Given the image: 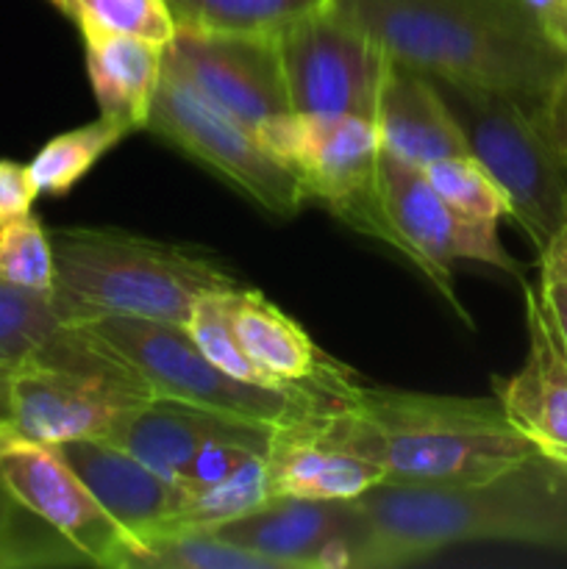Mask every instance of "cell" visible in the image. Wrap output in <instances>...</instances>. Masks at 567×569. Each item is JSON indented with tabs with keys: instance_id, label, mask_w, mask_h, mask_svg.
Wrapping results in <instances>:
<instances>
[{
	"instance_id": "obj_1",
	"label": "cell",
	"mask_w": 567,
	"mask_h": 569,
	"mask_svg": "<svg viewBox=\"0 0 567 569\" xmlns=\"http://www.w3.org/2000/svg\"><path fill=\"white\" fill-rule=\"evenodd\" d=\"M359 533L348 569L409 567L472 542L567 553V465L534 453L467 483L381 481L356 498Z\"/></svg>"
},
{
	"instance_id": "obj_2",
	"label": "cell",
	"mask_w": 567,
	"mask_h": 569,
	"mask_svg": "<svg viewBox=\"0 0 567 569\" xmlns=\"http://www.w3.org/2000/svg\"><path fill=\"white\" fill-rule=\"evenodd\" d=\"M389 59L531 103L567 94V44L528 0H331Z\"/></svg>"
},
{
	"instance_id": "obj_3",
	"label": "cell",
	"mask_w": 567,
	"mask_h": 569,
	"mask_svg": "<svg viewBox=\"0 0 567 569\" xmlns=\"http://www.w3.org/2000/svg\"><path fill=\"white\" fill-rule=\"evenodd\" d=\"M322 445L348 450L389 483H467L539 453L498 398L356 389L334 415L309 422Z\"/></svg>"
},
{
	"instance_id": "obj_4",
	"label": "cell",
	"mask_w": 567,
	"mask_h": 569,
	"mask_svg": "<svg viewBox=\"0 0 567 569\" xmlns=\"http://www.w3.org/2000/svg\"><path fill=\"white\" fill-rule=\"evenodd\" d=\"M53 303L61 322L139 317L187 326L206 295L233 292L239 278L211 250L117 228H56Z\"/></svg>"
},
{
	"instance_id": "obj_5",
	"label": "cell",
	"mask_w": 567,
	"mask_h": 569,
	"mask_svg": "<svg viewBox=\"0 0 567 569\" xmlns=\"http://www.w3.org/2000/svg\"><path fill=\"white\" fill-rule=\"evenodd\" d=\"M431 81L465 137L467 153L498 183L515 226L543 253L567 226L565 100L531 103L495 89Z\"/></svg>"
},
{
	"instance_id": "obj_6",
	"label": "cell",
	"mask_w": 567,
	"mask_h": 569,
	"mask_svg": "<svg viewBox=\"0 0 567 569\" xmlns=\"http://www.w3.org/2000/svg\"><path fill=\"white\" fill-rule=\"evenodd\" d=\"M126 359L78 326L59 333L11 376V431L39 445L106 439L153 400Z\"/></svg>"
},
{
	"instance_id": "obj_7",
	"label": "cell",
	"mask_w": 567,
	"mask_h": 569,
	"mask_svg": "<svg viewBox=\"0 0 567 569\" xmlns=\"http://www.w3.org/2000/svg\"><path fill=\"white\" fill-rule=\"evenodd\" d=\"M83 328L142 376L156 398L183 400L270 428H289L334 415L348 400L315 387H259L222 372L189 337L187 326L103 315Z\"/></svg>"
},
{
	"instance_id": "obj_8",
	"label": "cell",
	"mask_w": 567,
	"mask_h": 569,
	"mask_svg": "<svg viewBox=\"0 0 567 569\" xmlns=\"http://www.w3.org/2000/svg\"><path fill=\"white\" fill-rule=\"evenodd\" d=\"M265 148L289 167L306 200L326 206L361 237L387 244L411 264V250L392 226L381 198V137L372 120L356 114H300L287 111L261 122Z\"/></svg>"
},
{
	"instance_id": "obj_9",
	"label": "cell",
	"mask_w": 567,
	"mask_h": 569,
	"mask_svg": "<svg viewBox=\"0 0 567 569\" xmlns=\"http://www.w3.org/2000/svg\"><path fill=\"white\" fill-rule=\"evenodd\" d=\"M145 131L203 164L267 214L295 217L306 203L300 181L265 148L259 131L206 98L167 61Z\"/></svg>"
},
{
	"instance_id": "obj_10",
	"label": "cell",
	"mask_w": 567,
	"mask_h": 569,
	"mask_svg": "<svg viewBox=\"0 0 567 569\" xmlns=\"http://www.w3.org/2000/svg\"><path fill=\"white\" fill-rule=\"evenodd\" d=\"M289 109L300 114L376 117L389 56L334 3L276 33Z\"/></svg>"
},
{
	"instance_id": "obj_11",
	"label": "cell",
	"mask_w": 567,
	"mask_h": 569,
	"mask_svg": "<svg viewBox=\"0 0 567 569\" xmlns=\"http://www.w3.org/2000/svg\"><path fill=\"white\" fill-rule=\"evenodd\" d=\"M387 214L411 250V267L437 289L445 303L472 328L454 287L456 261H478L523 281V264L504 248L498 222H476L456 214L428 181L426 170L381 148L378 159Z\"/></svg>"
},
{
	"instance_id": "obj_12",
	"label": "cell",
	"mask_w": 567,
	"mask_h": 569,
	"mask_svg": "<svg viewBox=\"0 0 567 569\" xmlns=\"http://www.w3.org/2000/svg\"><path fill=\"white\" fill-rule=\"evenodd\" d=\"M0 487L67 539L89 565L126 569L133 542L50 445L3 433Z\"/></svg>"
},
{
	"instance_id": "obj_13",
	"label": "cell",
	"mask_w": 567,
	"mask_h": 569,
	"mask_svg": "<svg viewBox=\"0 0 567 569\" xmlns=\"http://www.w3.org/2000/svg\"><path fill=\"white\" fill-rule=\"evenodd\" d=\"M165 61L250 128L292 111L276 33L178 31L167 44Z\"/></svg>"
},
{
	"instance_id": "obj_14",
	"label": "cell",
	"mask_w": 567,
	"mask_h": 569,
	"mask_svg": "<svg viewBox=\"0 0 567 569\" xmlns=\"http://www.w3.org/2000/svg\"><path fill=\"white\" fill-rule=\"evenodd\" d=\"M211 531L278 569H348L359 509L356 500L272 498Z\"/></svg>"
},
{
	"instance_id": "obj_15",
	"label": "cell",
	"mask_w": 567,
	"mask_h": 569,
	"mask_svg": "<svg viewBox=\"0 0 567 569\" xmlns=\"http://www.w3.org/2000/svg\"><path fill=\"white\" fill-rule=\"evenodd\" d=\"M523 309L526 359L515 376L493 378L495 398L539 453L567 465V348L545 311L537 283L523 281Z\"/></svg>"
},
{
	"instance_id": "obj_16",
	"label": "cell",
	"mask_w": 567,
	"mask_h": 569,
	"mask_svg": "<svg viewBox=\"0 0 567 569\" xmlns=\"http://www.w3.org/2000/svg\"><path fill=\"white\" fill-rule=\"evenodd\" d=\"M89 492L131 537L133 550L161 537L187 503L189 492L109 439H72L56 445ZM131 550V553H133Z\"/></svg>"
},
{
	"instance_id": "obj_17",
	"label": "cell",
	"mask_w": 567,
	"mask_h": 569,
	"mask_svg": "<svg viewBox=\"0 0 567 569\" xmlns=\"http://www.w3.org/2000/svg\"><path fill=\"white\" fill-rule=\"evenodd\" d=\"M276 431L278 428L183 403V400L153 398L131 411L106 439L120 445L122 450L137 456L139 461L153 467L170 481L181 483L195 456L209 445L250 442L270 448Z\"/></svg>"
},
{
	"instance_id": "obj_18",
	"label": "cell",
	"mask_w": 567,
	"mask_h": 569,
	"mask_svg": "<svg viewBox=\"0 0 567 569\" xmlns=\"http://www.w3.org/2000/svg\"><path fill=\"white\" fill-rule=\"evenodd\" d=\"M226 306L242 348L272 381L284 387L304 383L339 400L354 398L359 389L354 372L322 353L320 345L259 289H233L226 295Z\"/></svg>"
},
{
	"instance_id": "obj_19",
	"label": "cell",
	"mask_w": 567,
	"mask_h": 569,
	"mask_svg": "<svg viewBox=\"0 0 567 569\" xmlns=\"http://www.w3.org/2000/svg\"><path fill=\"white\" fill-rule=\"evenodd\" d=\"M381 148L417 167L465 156L467 144L431 78L389 59L378 92L376 117Z\"/></svg>"
},
{
	"instance_id": "obj_20",
	"label": "cell",
	"mask_w": 567,
	"mask_h": 569,
	"mask_svg": "<svg viewBox=\"0 0 567 569\" xmlns=\"http://www.w3.org/2000/svg\"><path fill=\"white\" fill-rule=\"evenodd\" d=\"M81 37L100 117L128 133L145 131L165 72L167 44L89 26L81 28Z\"/></svg>"
},
{
	"instance_id": "obj_21",
	"label": "cell",
	"mask_w": 567,
	"mask_h": 569,
	"mask_svg": "<svg viewBox=\"0 0 567 569\" xmlns=\"http://www.w3.org/2000/svg\"><path fill=\"white\" fill-rule=\"evenodd\" d=\"M309 422L278 428L265 456L272 498L356 500L384 481L381 470L348 450L317 442Z\"/></svg>"
},
{
	"instance_id": "obj_22",
	"label": "cell",
	"mask_w": 567,
	"mask_h": 569,
	"mask_svg": "<svg viewBox=\"0 0 567 569\" xmlns=\"http://www.w3.org/2000/svg\"><path fill=\"white\" fill-rule=\"evenodd\" d=\"M331 0H167L178 31L278 33Z\"/></svg>"
},
{
	"instance_id": "obj_23",
	"label": "cell",
	"mask_w": 567,
	"mask_h": 569,
	"mask_svg": "<svg viewBox=\"0 0 567 569\" xmlns=\"http://www.w3.org/2000/svg\"><path fill=\"white\" fill-rule=\"evenodd\" d=\"M126 137V128L106 120V117L89 122V126L59 133L50 142H44L39 153L33 156L31 164H28L33 187H37L39 194H50V198L67 194Z\"/></svg>"
},
{
	"instance_id": "obj_24",
	"label": "cell",
	"mask_w": 567,
	"mask_h": 569,
	"mask_svg": "<svg viewBox=\"0 0 567 569\" xmlns=\"http://www.w3.org/2000/svg\"><path fill=\"white\" fill-rule=\"evenodd\" d=\"M126 569H278V565L215 531H183L139 545L128 556Z\"/></svg>"
},
{
	"instance_id": "obj_25",
	"label": "cell",
	"mask_w": 567,
	"mask_h": 569,
	"mask_svg": "<svg viewBox=\"0 0 567 569\" xmlns=\"http://www.w3.org/2000/svg\"><path fill=\"white\" fill-rule=\"evenodd\" d=\"M267 500H272L270 481H267L265 456H259V459L248 461L233 476L222 478L215 487L189 492L183 509L178 511V517L161 537L183 531H211V528L222 526V522L233 520V517H242L248 511L259 509Z\"/></svg>"
},
{
	"instance_id": "obj_26",
	"label": "cell",
	"mask_w": 567,
	"mask_h": 569,
	"mask_svg": "<svg viewBox=\"0 0 567 569\" xmlns=\"http://www.w3.org/2000/svg\"><path fill=\"white\" fill-rule=\"evenodd\" d=\"M61 326L53 295L0 281V367L31 361Z\"/></svg>"
},
{
	"instance_id": "obj_27",
	"label": "cell",
	"mask_w": 567,
	"mask_h": 569,
	"mask_svg": "<svg viewBox=\"0 0 567 569\" xmlns=\"http://www.w3.org/2000/svg\"><path fill=\"white\" fill-rule=\"evenodd\" d=\"M89 565L61 533L22 509L0 487V569Z\"/></svg>"
},
{
	"instance_id": "obj_28",
	"label": "cell",
	"mask_w": 567,
	"mask_h": 569,
	"mask_svg": "<svg viewBox=\"0 0 567 569\" xmlns=\"http://www.w3.org/2000/svg\"><path fill=\"white\" fill-rule=\"evenodd\" d=\"M226 295H206L195 303L192 317L187 322L189 337L195 339L200 350L206 353V359L215 361L222 372L239 378V381L259 383V387H284V383L272 381L259 365L248 356V350L242 348L237 337V328H233L231 317H228ZM292 387H304V383H292Z\"/></svg>"
},
{
	"instance_id": "obj_29",
	"label": "cell",
	"mask_w": 567,
	"mask_h": 569,
	"mask_svg": "<svg viewBox=\"0 0 567 569\" xmlns=\"http://www.w3.org/2000/svg\"><path fill=\"white\" fill-rule=\"evenodd\" d=\"M422 170H426L428 181L437 189L439 198L465 220L498 222L500 217H509L504 192L470 153L431 161Z\"/></svg>"
},
{
	"instance_id": "obj_30",
	"label": "cell",
	"mask_w": 567,
	"mask_h": 569,
	"mask_svg": "<svg viewBox=\"0 0 567 569\" xmlns=\"http://www.w3.org/2000/svg\"><path fill=\"white\" fill-rule=\"evenodd\" d=\"M0 281L33 292H53L56 261L50 231L28 211L0 226Z\"/></svg>"
},
{
	"instance_id": "obj_31",
	"label": "cell",
	"mask_w": 567,
	"mask_h": 569,
	"mask_svg": "<svg viewBox=\"0 0 567 569\" xmlns=\"http://www.w3.org/2000/svg\"><path fill=\"white\" fill-rule=\"evenodd\" d=\"M78 28H103L148 42L170 44L178 33L167 0H72Z\"/></svg>"
},
{
	"instance_id": "obj_32",
	"label": "cell",
	"mask_w": 567,
	"mask_h": 569,
	"mask_svg": "<svg viewBox=\"0 0 567 569\" xmlns=\"http://www.w3.org/2000/svg\"><path fill=\"white\" fill-rule=\"evenodd\" d=\"M270 448H261V445L250 442H217L209 445L206 450H200L192 459V465L187 467L181 478V487L187 492H200L206 487H215L222 478L233 476L237 470H242L248 461L267 456Z\"/></svg>"
},
{
	"instance_id": "obj_33",
	"label": "cell",
	"mask_w": 567,
	"mask_h": 569,
	"mask_svg": "<svg viewBox=\"0 0 567 569\" xmlns=\"http://www.w3.org/2000/svg\"><path fill=\"white\" fill-rule=\"evenodd\" d=\"M39 198L28 164H17L11 159H0V226L14 217L31 211L33 200Z\"/></svg>"
},
{
	"instance_id": "obj_34",
	"label": "cell",
	"mask_w": 567,
	"mask_h": 569,
	"mask_svg": "<svg viewBox=\"0 0 567 569\" xmlns=\"http://www.w3.org/2000/svg\"><path fill=\"white\" fill-rule=\"evenodd\" d=\"M537 292L539 298H543V306L545 311H548L550 322H554L556 333H559V339L567 348V281H561L559 276H554V272L539 267Z\"/></svg>"
},
{
	"instance_id": "obj_35",
	"label": "cell",
	"mask_w": 567,
	"mask_h": 569,
	"mask_svg": "<svg viewBox=\"0 0 567 569\" xmlns=\"http://www.w3.org/2000/svg\"><path fill=\"white\" fill-rule=\"evenodd\" d=\"M539 267L554 276H559L561 281H567V226L556 233L548 242V248L539 253Z\"/></svg>"
},
{
	"instance_id": "obj_36",
	"label": "cell",
	"mask_w": 567,
	"mask_h": 569,
	"mask_svg": "<svg viewBox=\"0 0 567 569\" xmlns=\"http://www.w3.org/2000/svg\"><path fill=\"white\" fill-rule=\"evenodd\" d=\"M11 367H0V437L11 431Z\"/></svg>"
},
{
	"instance_id": "obj_37",
	"label": "cell",
	"mask_w": 567,
	"mask_h": 569,
	"mask_svg": "<svg viewBox=\"0 0 567 569\" xmlns=\"http://www.w3.org/2000/svg\"><path fill=\"white\" fill-rule=\"evenodd\" d=\"M53 6H59L67 17H72V0H50Z\"/></svg>"
},
{
	"instance_id": "obj_38",
	"label": "cell",
	"mask_w": 567,
	"mask_h": 569,
	"mask_svg": "<svg viewBox=\"0 0 567 569\" xmlns=\"http://www.w3.org/2000/svg\"><path fill=\"white\" fill-rule=\"evenodd\" d=\"M565 126H567V94H565Z\"/></svg>"
},
{
	"instance_id": "obj_39",
	"label": "cell",
	"mask_w": 567,
	"mask_h": 569,
	"mask_svg": "<svg viewBox=\"0 0 567 569\" xmlns=\"http://www.w3.org/2000/svg\"><path fill=\"white\" fill-rule=\"evenodd\" d=\"M565 14H567V0H565Z\"/></svg>"
}]
</instances>
